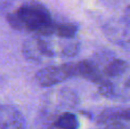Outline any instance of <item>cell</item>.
<instances>
[{
  "label": "cell",
  "mask_w": 130,
  "mask_h": 129,
  "mask_svg": "<svg viewBox=\"0 0 130 129\" xmlns=\"http://www.w3.org/2000/svg\"><path fill=\"white\" fill-rule=\"evenodd\" d=\"M0 129H26V121L15 106L0 104Z\"/></svg>",
  "instance_id": "cell-3"
},
{
  "label": "cell",
  "mask_w": 130,
  "mask_h": 129,
  "mask_svg": "<svg viewBox=\"0 0 130 129\" xmlns=\"http://www.w3.org/2000/svg\"><path fill=\"white\" fill-rule=\"evenodd\" d=\"M121 120L130 121V107L128 109H108L98 116V122L112 123L121 122Z\"/></svg>",
  "instance_id": "cell-5"
},
{
  "label": "cell",
  "mask_w": 130,
  "mask_h": 129,
  "mask_svg": "<svg viewBox=\"0 0 130 129\" xmlns=\"http://www.w3.org/2000/svg\"><path fill=\"white\" fill-rule=\"evenodd\" d=\"M55 126L58 129H79V120L73 113L65 112L57 118Z\"/></svg>",
  "instance_id": "cell-7"
},
{
  "label": "cell",
  "mask_w": 130,
  "mask_h": 129,
  "mask_svg": "<svg viewBox=\"0 0 130 129\" xmlns=\"http://www.w3.org/2000/svg\"><path fill=\"white\" fill-rule=\"evenodd\" d=\"M8 23L18 31H30L46 37L53 36L56 26L48 9L37 1L23 4L15 13L9 14Z\"/></svg>",
  "instance_id": "cell-1"
},
{
  "label": "cell",
  "mask_w": 130,
  "mask_h": 129,
  "mask_svg": "<svg viewBox=\"0 0 130 129\" xmlns=\"http://www.w3.org/2000/svg\"><path fill=\"white\" fill-rule=\"evenodd\" d=\"M104 129H129V128L126 127L124 125H122L121 122H112V123H107Z\"/></svg>",
  "instance_id": "cell-9"
},
{
  "label": "cell",
  "mask_w": 130,
  "mask_h": 129,
  "mask_svg": "<svg viewBox=\"0 0 130 129\" xmlns=\"http://www.w3.org/2000/svg\"><path fill=\"white\" fill-rule=\"evenodd\" d=\"M78 32V26L72 23H64V24H57L55 26V33L59 38H74Z\"/></svg>",
  "instance_id": "cell-8"
},
{
  "label": "cell",
  "mask_w": 130,
  "mask_h": 129,
  "mask_svg": "<svg viewBox=\"0 0 130 129\" xmlns=\"http://www.w3.org/2000/svg\"><path fill=\"white\" fill-rule=\"evenodd\" d=\"M129 69V64L123 59H113L104 69V73L107 77H119Z\"/></svg>",
  "instance_id": "cell-6"
},
{
  "label": "cell",
  "mask_w": 130,
  "mask_h": 129,
  "mask_svg": "<svg viewBox=\"0 0 130 129\" xmlns=\"http://www.w3.org/2000/svg\"><path fill=\"white\" fill-rule=\"evenodd\" d=\"M76 75V66L74 63H66L57 66L42 68L36 73V81L41 87H50L63 82Z\"/></svg>",
  "instance_id": "cell-2"
},
{
  "label": "cell",
  "mask_w": 130,
  "mask_h": 129,
  "mask_svg": "<svg viewBox=\"0 0 130 129\" xmlns=\"http://www.w3.org/2000/svg\"><path fill=\"white\" fill-rule=\"evenodd\" d=\"M76 75L82 77L85 79L92 81L95 84H102L104 81V77L99 68L91 61H81L75 63Z\"/></svg>",
  "instance_id": "cell-4"
}]
</instances>
